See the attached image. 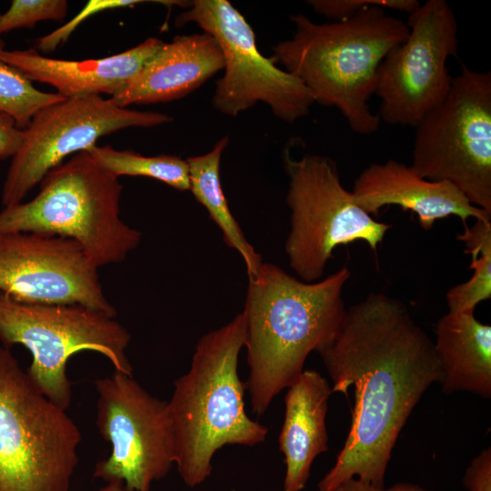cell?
<instances>
[{"instance_id":"1","label":"cell","mask_w":491,"mask_h":491,"mask_svg":"<svg viewBox=\"0 0 491 491\" xmlns=\"http://www.w3.org/2000/svg\"><path fill=\"white\" fill-rule=\"evenodd\" d=\"M316 352L333 393L355 388L348 435L318 490L331 491L350 478L384 486L400 432L426 391L441 381L433 340L404 302L370 293L346 310Z\"/></svg>"},{"instance_id":"30","label":"cell","mask_w":491,"mask_h":491,"mask_svg":"<svg viewBox=\"0 0 491 491\" xmlns=\"http://www.w3.org/2000/svg\"><path fill=\"white\" fill-rule=\"evenodd\" d=\"M98 491H125L124 484L119 481L108 482L106 486Z\"/></svg>"},{"instance_id":"3","label":"cell","mask_w":491,"mask_h":491,"mask_svg":"<svg viewBox=\"0 0 491 491\" xmlns=\"http://www.w3.org/2000/svg\"><path fill=\"white\" fill-rule=\"evenodd\" d=\"M290 20L295 32L273 47L271 59L296 76L315 103L336 107L353 132H376L381 120L369 100L381 62L409 35L406 23L378 5L342 21L318 24L302 14Z\"/></svg>"},{"instance_id":"24","label":"cell","mask_w":491,"mask_h":491,"mask_svg":"<svg viewBox=\"0 0 491 491\" xmlns=\"http://www.w3.org/2000/svg\"><path fill=\"white\" fill-rule=\"evenodd\" d=\"M65 0H13L0 15V36L15 29L32 27L45 20H62L67 13Z\"/></svg>"},{"instance_id":"4","label":"cell","mask_w":491,"mask_h":491,"mask_svg":"<svg viewBox=\"0 0 491 491\" xmlns=\"http://www.w3.org/2000/svg\"><path fill=\"white\" fill-rule=\"evenodd\" d=\"M246 343L241 313L197 342L190 368L174 382L167 411L179 476L189 487L205 481L212 459L226 445L263 443L268 427L245 409L246 384L238 375V357Z\"/></svg>"},{"instance_id":"13","label":"cell","mask_w":491,"mask_h":491,"mask_svg":"<svg viewBox=\"0 0 491 491\" xmlns=\"http://www.w3.org/2000/svg\"><path fill=\"white\" fill-rule=\"evenodd\" d=\"M407 38L388 52L377 71L380 120L416 126L447 95V59L458 48V24L446 0H427L408 16Z\"/></svg>"},{"instance_id":"21","label":"cell","mask_w":491,"mask_h":491,"mask_svg":"<svg viewBox=\"0 0 491 491\" xmlns=\"http://www.w3.org/2000/svg\"><path fill=\"white\" fill-rule=\"evenodd\" d=\"M457 239L464 243L465 252L471 256V277L451 287L446 293L448 312L472 314L482 301L491 297V222L476 221L465 227Z\"/></svg>"},{"instance_id":"15","label":"cell","mask_w":491,"mask_h":491,"mask_svg":"<svg viewBox=\"0 0 491 491\" xmlns=\"http://www.w3.org/2000/svg\"><path fill=\"white\" fill-rule=\"evenodd\" d=\"M356 204L370 215L384 206L398 205L415 213L421 227L455 215L467 226L469 218L491 221V215L476 207L452 184L418 175L411 165L395 159L374 163L356 178L351 191Z\"/></svg>"},{"instance_id":"6","label":"cell","mask_w":491,"mask_h":491,"mask_svg":"<svg viewBox=\"0 0 491 491\" xmlns=\"http://www.w3.org/2000/svg\"><path fill=\"white\" fill-rule=\"evenodd\" d=\"M81 433L0 346V491H69Z\"/></svg>"},{"instance_id":"22","label":"cell","mask_w":491,"mask_h":491,"mask_svg":"<svg viewBox=\"0 0 491 491\" xmlns=\"http://www.w3.org/2000/svg\"><path fill=\"white\" fill-rule=\"evenodd\" d=\"M104 168L115 176H146L180 190H189L186 159L177 155L145 156L130 150H116L96 145L86 150Z\"/></svg>"},{"instance_id":"14","label":"cell","mask_w":491,"mask_h":491,"mask_svg":"<svg viewBox=\"0 0 491 491\" xmlns=\"http://www.w3.org/2000/svg\"><path fill=\"white\" fill-rule=\"evenodd\" d=\"M0 292L22 302L79 304L116 316L98 268L76 241L59 235L1 234Z\"/></svg>"},{"instance_id":"27","label":"cell","mask_w":491,"mask_h":491,"mask_svg":"<svg viewBox=\"0 0 491 491\" xmlns=\"http://www.w3.org/2000/svg\"><path fill=\"white\" fill-rule=\"evenodd\" d=\"M467 491H491V448L483 449L466 467L463 476Z\"/></svg>"},{"instance_id":"23","label":"cell","mask_w":491,"mask_h":491,"mask_svg":"<svg viewBox=\"0 0 491 491\" xmlns=\"http://www.w3.org/2000/svg\"><path fill=\"white\" fill-rule=\"evenodd\" d=\"M5 45L0 37V51ZM65 98L38 90L23 72L0 59V112L11 116L18 128L25 129L40 110Z\"/></svg>"},{"instance_id":"9","label":"cell","mask_w":491,"mask_h":491,"mask_svg":"<svg viewBox=\"0 0 491 491\" xmlns=\"http://www.w3.org/2000/svg\"><path fill=\"white\" fill-rule=\"evenodd\" d=\"M283 162L290 209L285 250L290 267L302 281H318L339 246L364 241L376 252L391 225L356 204L341 183L335 160L316 154L296 159L286 148Z\"/></svg>"},{"instance_id":"19","label":"cell","mask_w":491,"mask_h":491,"mask_svg":"<svg viewBox=\"0 0 491 491\" xmlns=\"http://www.w3.org/2000/svg\"><path fill=\"white\" fill-rule=\"evenodd\" d=\"M433 341L446 394L469 392L491 397V326L472 314L447 312L435 326Z\"/></svg>"},{"instance_id":"12","label":"cell","mask_w":491,"mask_h":491,"mask_svg":"<svg viewBox=\"0 0 491 491\" xmlns=\"http://www.w3.org/2000/svg\"><path fill=\"white\" fill-rule=\"evenodd\" d=\"M172 121L165 114L119 106L113 98H65L40 110L23 130L2 189V205L20 203L45 175L70 155L86 151L103 135L128 127Z\"/></svg>"},{"instance_id":"29","label":"cell","mask_w":491,"mask_h":491,"mask_svg":"<svg viewBox=\"0 0 491 491\" xmlns=\"http://www.w3.org/2000/svg\"><path fill=\"white\" fill-rule=\"evenodd\" d=\"M331 491H432L417 484L398 482L389 486H377L358 478L342 482Z\"/></svg>"},{"instance_id":"2","label":"cell","mask_w":491,"mask_h":491,"mask_svg":"<svg viewBox=\"0 0 491 491\" xmlns=\"http://www.w3.org/2000/svg\"><path fill=\"white\" fill-rule=\"evenodd\" d=\"M342 267L325 279L305 282L271 263H262L248 278L245 307L251 408L261 416L272 400L303 372L312 351L338 328L346 306Z\"/></svg>"},{"instance_id":"16","label":"cell","mask_w":491,"mask_h":491,"mask_svg":"<svg viewBox=\"0 0 491 491\" xmlns=\"http://www.w3.org/2000/svg\"><path fill=\"white\" fill-rule=\"evenodd\" d=\"M165 44L147 38L122 53L82 61L45 56L35 48L0 51V59L16 67L30 80L52 85L65 98L120 92Z\"/></svg>"},{"instance_id":"11","label":"cell","mask_w":491,"mask_h":491,"mask_svg":"<svg viewBox=\"0 0 491 491\" xmlns=\"http://www.w3.org/2000/svg\"><path fill=\"white\" fill-rule=\"evenodd\" d=\"M95 386L97 429L111 445L109 456L96 464L95 477L122 482L125 491H150L175 465L167 402L117 371L97 378Z\"/></svg>"},{"instance_id":"8","label":"cell","mask_w":491,"mask_h":491,"mask_svg":"<svg viewBox=\"0 0 491 491\" xmlns=\"http://www.w3.org/2000/svg\"><path fill=\"white\" fill-rule=\"evenodd\" d=\"M415 127V172L452 184L491 215V73L462 65L446 98Z\"/></svg>"},{"instance_id":"26","label":"cell","mask_w":491,"mask_h":491,"mask_svg":"<svg viewBox=\"0 0 491 491\" xmlns=\"http://www.w3.org/2000/svg\"><path fill=\"white\" fill-rule=\"evenodd\" d=\"M145 2L141 0H90L71 21L39 38L36 41L35 49L43 53H50L65 42L75 29L86 18L105 10L133 6Z\"/></svg>"},{"instance_id":"28","label":"cell","mask_w":491,"mask_h":491,"mask_svg":"<svg viewBox=\"0 0 491 491\" xmlns=\"http://www.w3.org/2000/svg\"><path fill=\"white\" fill-rule=\"evenodd\" d=\"M23 130L15 120L0 112V159L13 157L23 141Z\"/></svg>"},{"instance_id":"10","label":"cell","mask_w":491,"mask_h":491,"mask_svg":"<svg viewBox=\"0 0 491 491\" xmlns=\"http://www.w3.org/2000/svg\"><path fill=\"white\" fill-rule=\"evenodd\" d=\"M196 24L219 45L224 75L216 81L213 106L236 116L256 103L292 124L308 115L314 97L294 75L276 66L256 46V35L243 15L227 0H195L175 18V25Z\"/></svg>"},{"instance_id":"18","label":"cell","mask_w":491,"mask_h":491,"mask_svg":"<svg viewBox=\"0 0 491 491\" xmlns=\"http://www.w3.org/2000/svg\"><path fill=\"white\" fill-rule=\"evenodd\" d=\"M332 386L317 371L303 370L287 387L279 449L285 456L284 491H302L314 460L328 450L326 417Z\"/></svg>"},{"instance_id":"7","label":"cell","mask_w":491,"mask_h":491,"mask_svg":"<svg viewBox=\"0 0 491 491\" xmlns=\"http://www.w3.org/2000/svg\"><path fill=\"white\" fill-rule=\"evenodd\" d=\"M130 340L116 316L104 311L79 304L22 302L0 292V341L6 348L22 345L29 350L28 375L65 410L72 400L69 358L80 351H95L105 356L115 371L133 376L126 356Z\"/></svg>"},{"instance_id":"20","label":"cell","mask_w":491,"mask_h":491,"mask_svg":"<svg viewBox=\"0 0 491 491\" xmlns=\"http://www.w3.org/2000/svg\"><path fill=\"white\" fill-rule=\"evenodd\" d=\"M228 142V137L225 136L218 140L208 153L186 159L189 191L218 226L225 245L242 256L250 278L256 275L263 262L261 256L246 240L231 213L221 185L220 161Z\"/></svg>"},{"instance_id":"17","label":"cell","mask_w":491,"mask_h":491,"mask_svg":"<svg viewBox=\"0 0 491 491\" xmlns=\"http://www.w3.org/2000/svg\"><path fill=\"white\" fill-rule=\"evenodd\" d=\"M223 67L220 46L211 35H176L112 98L121 107L180 99Z\"/></svg>"},{"instance_id":"25","label":"cell","mask_w":491,"mask_h":491,"mask_svg":"<svg viewBox=\"0 0 491 491\" xmlns=\"http://www.w3.org/2000/svg\"><path fill=\"white\" fill-rule=\"evenodd\" d=\"M306 3L316 13L333 22L348 19L370 5L410 15L421 4L417 0H308Z\"/></svg>"},{"instance_id":"5","label":"cell","mask_w":491,"mask_h":491,"mask_svg":"<svg viewBox=\"0 0 491 491\" xmlns=\"http://www.w3.org/2000/svg\"><path fill=\"white\" fill-rule=\"evenodd\" d=\"M29 201L4 206L0 235L38 232L76 241L97 267L124 261L141 232L120 217L123 185L87 151L49 171Z\"/></svg>"}]
</instances>
